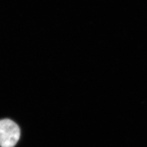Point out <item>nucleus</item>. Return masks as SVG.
Masks as SVG:
<instances>
[{
	"label": "nucleus",
	"instance_id": "nucleus-1",
	"mask_svg": "<svg viewBox=\"0 0 147 147\" xmlns=\"http://www.w3.org/2000/svg\"><path fill=\"white\" fill-rule=\"evenodd\" d=\"M20 137V129L14 121L0 120V147H14Z\"/></svg>",
	"mask_w": 147,
	"mask_h": 147
}]
</instances>
